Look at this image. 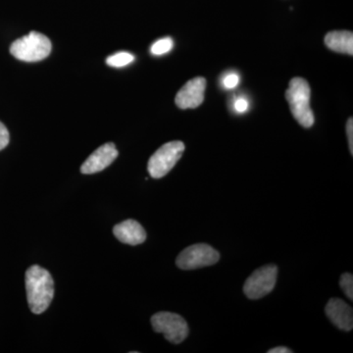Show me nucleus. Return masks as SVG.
Returning a JSON list of instances; mask_svg holds the SVG:
<instances>
[{"label":"nucleus","instance_id":"1","mask_svg":"<svg viewBox=\"0 0 353 353\" xmlns=\"http://www.w3.org/2000/svg\"><path fill=\"white\" fill-rule=\"evenodd\" d=\"M25 284L30 309L34 314H41L54 296V282L50 272L34 265L26 271Z\"/></svg>","mask_w":353,"mask_h":353},{"label":"nucleus","instance_id":"2","mask_svg":"<svg viewBox=\"0 0 353 353\" xmlns=\"http://www.w3.org/2000/svg\"><path fill=\"white\" fill-rule=\"evenodd\" d=\"M310 85L303 78L292 79L285 92L292 116L304 128L312 127L315 121L310 108Z\"/></svg>","mask_w":353,"mask_h":353},{"label":"nucleus","instance_id":"3","mask_svg":"<svg viewBox=\"0 0 353 353\" xmlns=\"http://www.w3.org/2000/svg\"><path fill=\"white\" fill-rule=\"evenodd\" d=\"M51 41L41 32H31L28 36L14 41L10 53L18 60L25 62H38L50 54Z\"/></svg>","mask_w":353,"mask_h":353},{"label":"nucleus","instance_id":"4","mask_svg":"<svg viewBox=\"0 0 353 353\" xmlns=\"http://www.w3.org/2000/svg\"><path fill=\"white\" fill-rule=\"evenodd\" d=\"M185 145L182 141H170L165 143L148 161V170L154 179H161L166 176L178 163L185 152Z\"/></svg>","mask_w":353,"mask_h":353},{"label":"nucleus","instance_id":"5","mask_svg":"<svg viewBox=\"0 0 353 353\" xmlns=\"http://www.w3.org/2000/svg\"><path fill=\"white\" fill-rule=\"evenodd\" d=\"M154 332L163 334L165 339L174 345H179L189 336L190 330L182 316L172 312H158L152 317Z\"/></svg>","mask_w":353,"mask_h":353},{"label":"nucleus","instance_id":"6","mask_svg":"<svg viewBox=\"0 0 353 353\" xmlns=\"http://www.w3.org/2000/svg\"><path fill=\"white\" fill-rule=\"evenodd\" d=\"M219 259V252L212 246L205 243H197L183 250L179 254L176 264L182 270H194L214 265Z\"/></svg>","mask_w":353,"mask_h":353},{"label":"nucleus","instance_id":"7","mask_svg":"<svg viewBox=\"0 0 353 353\" xmlns=\"http://www.w3.org/2000/svg\"><path fill=\"white\" fill-rule=\"evenodd\" d=\"M278 267L270 264L253 272L245 281L243 292L250 299H259L270 294L277 282Z\"/></svg>","mask_w":353,"mask_h":353},{"label":"nucleus","instance_id":"8","mask_svg":"<svg viewBox=\"0 0 353 353\" xmlns=\"http://www.w3.org/2000/svg\"><path fill=\"white\" fill-rule=\"evenodd\" d=\"M206 80L202 77L192 79L176 95V106L181 109L196 108L201 106L204 101Z\"/></svg>","mask_w":353,"mask_h":353},{"label":"nucleus","instance_id":"9","mask_svg":"<svg viewBox=\"0 0 353 353\" xmlns=\"http://www.w3.org/2000/svg\"><path fill=\"white\" fill-rule=\"evenodd\" d=\"M118 150L112 143H105L97 148L90 157L83 162L81 167V173L85 175L99 173L108 168L109 165L113 163L114 160L118 157Z\"/></svg>","mask_w":353,"mask_h":353},{"label":"nucleus","instance_id":"10","mask_svg":"<svg viewBox=\"0 0 353 353\" xmlns=\"http://www.w3.org/2000/svg\"><path fill=\"white\" fill-rule=\"evenodd\" d=\"M325 313L334 326L343 331L350 332L353 328L352 308L340 299H330L325 307Z\"/></svg>","mask_w":353,"mask_h":353},{"label":"nucleus","instance_id":"11","mask_svg":"<svg viewBox=\"0 0 353 353\" xmlns=\"http://www.w3.org/2000/svg\"><path fill=\"white\" fill-rule=\"evenodd\" d=\"M113 234L121 243L130 245H141L146 240L145 229L139 222L132 219L116 225L113 229Z\"/></svg>","mask_w":353,"mask_h":353},{"label":"nucleus","instance_id":"12","mask_svg":"<svg viewBox=\"0 0 353 353\" xmlns=\"http://www.w3.org/2000/svg\"><path fill=\"white\" fill-rule=\"evenodd\" d=\"M325 44L336 52L353 54V34L348 31L330 32L325 37Z\"/></svg>","mask_w":353,"mask_h":353},{"label":"nucleus","instance_id":"13","mask_svg":"<svg viewBox=\"0 0 353 353\" xmlns=\"http://www.w3.org/2000/svg\"><path fill=\"white\" fill-rule=\"evenodd\" d=\"M134 60V55H132L131 53L122 51V52H118L116 53V54L109 57L108 59H106V63H108V66L120 68V67H125L127 66V65L131 64Z\"/></svg>","mask_w":353,"mask_h":353},{"label":"nucleus","instance_id":"14","mask_svg":"<svg viewBox=\"0 0 353 353\" xmlns=\"http://www.w3.org/2000/svg\"><path fill=\"white\" fill-rule=\"evenodd\" d=\"M173 39L171 38H165L159 39L157 43H153L152 46V53L153 55H163L168 53L173 48Z\"/></svg>","mask_w":353,"mask_h":353},{"label":"nucleus","instance_id":"15","mask_svg":"<svg viewBox=\"0 0 353 353\" xmlns=\"http://www.w3.org/2000/svg\"><path fill=\"white\" fill-rule=\"evenodd\" d=\"M341 289L343 290L345 296L353 301V276L352 274L345 273L341 275L340 281Z\"/></svg>","mask_w":353,"mask_h":353},{"label":"nucleus","instance_id":"16","mask_svg":"<svg viewBox=\"0 0 353 353\" xmlns=\"http://www.w3.org/2000/svg\"><path fill=\"white\" fill-rule=\"evenodd\" d=\"M9 132L7 128L0 122V150H4L9 143Z\"/></svg>","mask_w":353,"mask_h":353},{"label":"nucleus","instance_id":"17","mask_svg":"<svg viewBox=\"0 0 353 353\" xmlns=\"http://www.w3.org/2000/svg\"><path fill=\"white\" fill-rule=\"evenodd\" d=\"M240 83V77L236 74H230L224 79V85L228 90L236 88Z\"/></svg>","mask_w":353,"mask_h":353},{"label":"nucleus","instance_id":"18","mask_svg":"<svg viewBox=\"0 0 353 353\" xmlns=\"http://www.w3.org/2000/svg\"><path fill=\"white\" fill-rule=\"evenodd\" d=\"M347 134L348 139V146H350V153L353 154V121L352 118H350L347 124Z\"/></svg>","mask_w":353,"mask_h":353},{"label":"nucleus","instance_id":"19","mask_svg":"<svg viewBox=\"0 0 353 353\" xmlns=\"http://www.w3.org/2000/svg\"><path fill=\"white\" fill-rule=\"evenodd\" d=\"M234 108L238 112L243 113L245 112L248 109V102L245 99H236V101L234 102Z\"/></svg>","mask_w":353,"mask_h":353},{"label":"nucleus","instance_id":"20","mask_svg":"<svg viewBox=\"0 0 353 353\" xmlns=\"http://www.w3.org/2000/svg\"><path fill=\"white\" fill-rule=\"evenodd\" d=\"M292 350H289L288 347H279L271 348L270 350H268V353H292Z\"/></svg>","mask_w":353,"mask_h":353}]
</instances>
